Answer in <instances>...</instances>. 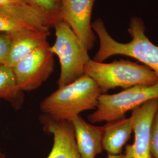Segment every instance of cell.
Wrapping results in <instances>:
<instances>
[{"label":"cell","instance_id":"19","mask_svg":"<svg viewBox=\"0 0 158 158\" xmlns=\"http://www.w3.org/2000/svg\"><path fill=\"white\" fill-rule=\"evenodd\" d=\"M107 158H124V156L122 154L117 155H113L108 154Z\"/></svg>","mask_w":158,"mask_h":158},{"label":"cell","instance_id":"12","mask_svg":"<svg viewBox=\"0 0 158 158\" xmlns=\"http://www.w3.org/2000/svg\"><path fill=\"white\" fill-rule=\"evenodd\" d=\"M9 34L11 45L5 65L12 68L20 60L47 42L50 31L24 30Z\"/></svg>","mask_w":158,"mask_h":158},{"label":"cell","instance_id":"15","mask_svg":"<svg viewBox=\"0 0 158 158\" xmlns=\"http://www.w3.org/2000/svg\"><path fill=\"white\" fill-rule=\"evenodd\" d=\"M30 4L43 12L53 21V24L61 21L60 6V2L57 0H27Z\"/></svg>","mask_w":158,"mask_h":158},{"label":"cell","instance_id":"20","mask_svg":"<svg viewBox=\"0 0 158 158\" xmlns=\"http://www.w3.org/2000/svg\"><path fill=\"white\" fill-rule=\"evenodd\" d=\"M0 158H6V155L3 154L1 152H0Z\"/></svg>","mask_w":158,"mask_h":158},{"label":"cell","instance_id":"11","mask_svg":"<svg viewBox=\"0 0 158 158\" xmlns=\"http://www.w3.org/2000/svg\"><path fill=\"white\" fill-rule=\"evenodd\" d=\"M71 123L81 158H96L102 152V126L93 125L86 122L80 115L75 117Z\"/></svg>","mask_w":158,"mask_h":158},{"label":"cell","instance_id":"3","mask_svg":"<svg viewBox=\"0 0 158 158\" xmlns=\"http://www.w3.org/2000/svg\"><path fill=\"white\" fill-rule=\"evenodd\" d=\"M84 73L96 81L102 93L116 87L126 89L138 85L158 83V74L151 68L124 59L111 63L90 59L85 65Z\"/></svg>","mask_w":158,"mask_h":158},{"label":"cell","instance_id":"6","mask_svg":"<svg viewBox=\"0 0 158 158\" xmlns=\"http://www.w3.org/2000/svg\"><path fill=\"white\" fill-rule=\"evenodd\" d=\"M50 46L46 42L12 67L17 83L23 91L37 89L53 72L54 54Z\"/></svg>","mask_w":158,"mask_h":158},{"label":"cell","instance_id":"21","mask_svg":"<svg viewBox=\"0 0 158 158\" xmlns=\"http://www.w3.org/2000/svg\"><path fill=\"white\" fill-rule=\"evenodd\" d=\"M57 1H60V0H57Z\"/></svg>","mask_w":158,"mask_h":158},{"label":"cell","instance_id":"2","mask_svg":"<svg viewBox=\"0 0 158 158\" xmlns=\"http://www.w3.org/2000/svg\"><path fill=\"white\" fill-rule=\"evenodd\" d=\"M102 94L96 81L84 74L46 97L40 103V110L54 120L72 121L80 113L96 108Z\"/></svg>","mask_w":158,"mask_h":158},{"label":"cell","instance_id":"17","mask_svg":"<svg viewBox=\"0 0 158 158\" xmlns=\"http://www.w3.org/2000/svg\"><path fill=\"white\" fill-rule=\"evenodd\" d=\"M11 45V38L8 33H0V66L5 65Z\"/></svg>","mask_w":158,"mask_h":158},{"label":"cell","instance_id":"18","mask_svg":"<svg viewBox=\"0 0 158 158\" xmlns=\"http://www.w3.org/2000/svg\"><path fill=\"white\" fill-rule=\"evenodd\" d=\"M25 4H30V3L27 0H0V7L22 5Z\"/></svg>","mask_w":158,"mask_h":158},{"label":"cell","instance_id":"14","mask_svg":"<svg viewBox=\"0 0 158 158\" xmlns=\"http://www.w3.org/2000/svg\"><path fill=\"white\" fill-rule=\"evenodd\" d=\"M0 99L8 102L15 110L21 108L25 101L24 91L17 83L13 69L6 65L0 66Z\"/></svg>","mask_w":158,"mask_h":158},{"label":"cell","instance_id":"9","mask_svg":"<svg viewBox=\"0 0 158 158\" xmlns=\"http://www.w3.org/2000/svg\"><path fill=\"white\" fill-rule=\"evenodd\" d=\"M96 0H60V12L66 23L85 45L87 51L94 46L96 36L91 18Z\"/></svg>","mask_w":158,"mask_h":158},{"label":"cell","instance_id":"5","mask_svg":"<svg viewBox=\"0 0 158 158\" xmlns=\"http://www.w3.org/2000/svg\"><path fill=\"white\" fill-rule=\"evenodd\" d=\"M158 97V83L135 85L113 94H102L98 98L96 111L89 115L87 118L91 124L123 118L128 111Z\"/></svg>","mask_w":158,"mask_h":158},{"label":"cell","instance_id":"13","mask_svg":"<svg viewBox=\"0 0 158 158\" xmlns=\"http://www.w3.org/2000/svg\"><path fill=\"white\" fill-rule=\"evenodd\" d=\"M102 127L103 149L110 155L121 154L133 132L131 118L124 117L107 122Z\"/></svg>","mask_w":158,"mask_h":158},{"label":"cell","instance_id":"16","mask_svg":"<svg viewBox=\"0 0 158 158\" xmlns=\"http://www.w3.org/2000/svg\"><path fill=\"white\" fill-rule=\"evenodd\" d=\"M151 150L152 158H158V108L154 115L151 125Z\"/></svg>","mask_w":158,"mask_h":158},{"label":"cell","instance_id":"4","mask_svg":"<svg viewBox=\"0 0 158 158\" xmlns=\"http://www.w3.org/2000/svg\"><path fill=\"white\" fill-rule=\"evenodd\" d=\"M53 27L56 41L50 50L59 59L61 72L57 84L61 87L83 76L85 65L91 59L89 51L66 23L59 21Z\"/></svg>","mask_w":158,"mask_h":158},{"label":"cell","instance_id":"8","mask_svg":"<svg viewBox=\"0 0 158 158\" xmlns=\"http://www.w3.org/2000/svg\"><path fill=\"white\" fill-rule=\"evenodd\" d=\"M158 108V97L145 102L132 111L131 123L134 142L125 147L124 158H152L151 150V130L154 115Z\"/></svg>","mask_w":158,"mask_h":158},{"label":"cell","instance_id":"7","mask_svg":"<svg viewBox=\"0 0 158 158\" xmlns=\"http://www.w3.org/2000/svg\"><path fill=\"white\" fill-rule=\"evenodd\" d=\"M53 23L38 8L31 4L0 7V32L31 30L49 32Z\"/></svg>","mask_w":158,"mask_h":158},{"label":"cell","instance_id":"1","mask_svg":"<svg viewBox=\"0 0 158 158\" xmlns=\"http://www.w3.org/2000/svg\"><path fill=\"white\" fill-rule=\"evenodd\" d=\"M92 28L100 41L98 51L93 59L94 61L103 62L114 55L127 56L142 63L158 76V46L147 37L145 25L141 18L133 17L130 19L128 31L132 40L127 43L114 40L100 18L92 23Z\"/></svg>","mask_w":158,"mask_h":158},{"label":"cell","instance_id":"10","mask_svg":"<svg viewBox=\"0 0 158 158\" xmlns=\"http://www.w3.org/2000/svg\"><path fill=\"white\" fill-rule=\"evenodd\" d=\"M40 120L44 131L53 136V147L47 158H81L71 121H56L43 114Z\"/></svg>","mask_w":158,"mask_h":158}]
</instances>
